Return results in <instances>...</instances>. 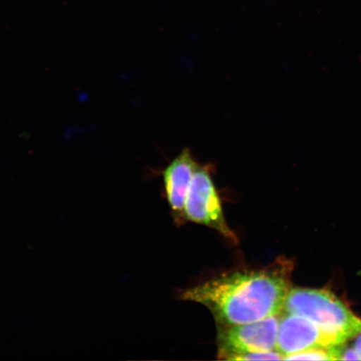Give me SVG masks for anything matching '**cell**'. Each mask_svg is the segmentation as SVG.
Returning a JSON list of instances; mask_svg holds the SVG:
<instances>
[{
	"label": "cell",
	"instance_id": "6da1fadb",
	"mask_svg": "<svg viewBox=\"0 0 361 361\" xmlns=\"http://www.w3.org/2000/svg\"><path fill=\"white\" fill-rule=\"evenodd\" d=\"M292 268L281 260L264 270L223 275L189 288L182 299L205 306L219 326L259 322L282 312Z\"/></svg>",
	"mask_w": 361,
	"mask_h": 361
},
{
	"label": "cell",
	"instance_id": "7a4b0ae2",
	"mask_svg": "<svg viewBox=\"0 0 361 361\" xmlns=\"http://www.w3.org/2000/svg\"><path fill=\"white\" fill-rule=\"evenodd\" d=\"M283 311L308 319L346 341L353 340L361 331V319L326 290L290 288Z\"/></svg>",
	"mask_w": 361,
	"mask_h": 361
},
{
	"label": "cell",
	"instance_id": "3957f363",
	"mask_svg": "<svg viewBox=\"0 0 361 361\" xmlns=\"http://www.w3.org/2000/svg\"><path fill=\"white\" fill-rule=\"evenodd\" d=\"M184 219L207 226L233 243L238 238L226 221L222 202L215 187L209 166L198 165L188 192Z\"/></svg>",
	"mask_w": 361,
	"mask_h": 361
},
{
	"label": "cell",
	"instance_id": "277c9868",
	"mask_svg": "<svg viewBox=\"0 0 361 361\" xmlns=\"http://www.w3.org/2000/svg\"><path fill=\"white\" fill-rule=\"evenodd\" d=\"M279 322V316L275 315L256 322L219 326V359L233 360L240 355L276 350Z\"/></svg>",
	"mask_w": 361,
	"mask_h": 361
},
{
	"label": "cell",
	"instance_id": "5b68a950",
	"mask_svg": "<svg viewBox=\"0 0 361 361\" xmlns=\"http://www.w3.org/2000/svg\"><path fill=\"white\" fill-rule=\"evenodd\" d=\"M345 343L344 338L324 331L302 316L286 313L279 318L276 350L283 359L314 347H336Z\"/></svg>",
	"mask_w": 361,
	"mask_h": 361
},
{
	"label": "cell",
	"instance_id": "8992f818",
	"mask_svg": "<svg viewBox=\"0 0 361 361\" xmlns=\"http://www.w3.org/2000/svg\"><path fill=\"white\" fill-rule=\"evenodd\" d=\"M198 165L190 149L185 148L162 173L166 198L178 221L185 220V202Z\"/></svg>",
	"mask_w": 361,
	"mask_h": 361
},
{
	"label": "cell",
	"instance_id": "52a82bcc",
	"mask_svg": "<svg viewBox=\"0 0 361 361\" xmlns=\"http://www.w3.org/2000/svg\"><path fill=\"white\" fill-rule=\"evenodd\" d=\"M342 346L314 347L288 355L283 360H340Z\"/></svg>",
	"mask_w": 361,
	"mask_h": 361
},
{
	"label": "cell",
	"instance_id": "ba28073f",
	"mask_svg": "<svg viewBox=\"0 0 361 361\" xmlns=\"http://www.w3.org/2000/svg\"><path fill=\"white\" fill-rule=\"evenodd\" d=\"M283 360V355L279 353L277 350H270L264 352H255V353H248L240 355L234 358L233 360Z\"/></svg>",
	"mask_w": 361,
	"mask_h": 361
},
{
	"label": "cell",
	"instance_id": "9c48e42d",
	"mask_svg": "<svg viewBox=\"0 0 361 361\" xmlns=\"http://www.w3.org/2000/svg\"><path fill=\"white\" fill-rule=\"evenodd\" d=\"M353 348L356 354L358 355L360 360H361V331L355 338Z\"/></svg>",
	"mask_w": 361,
	"mask_h": 361
}]
</instances>
